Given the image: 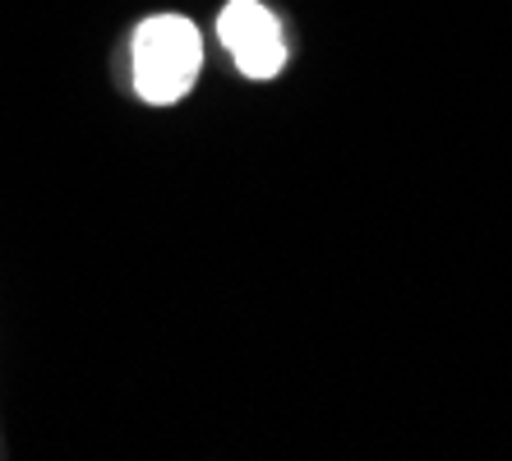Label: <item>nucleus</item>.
<instances>
[{
  "instance_id": "obj_2",
  "label": "nucleus",
  "mask_w": 512,
  "mask_h": 461,
  "mask_svg": "<svg viewBox=\"0 0 512 461\" xmlns=\"http://www.w3.org/2000/svg\"><path fill=\"white\" fill-rule=\"evenodd\" d=\"M217 37L245 79L268 83L286 70V33L263 0H227L217 10Z\"/></svg>"
},
{
  "instance_id": "obj_1",
  "label": "nucleus",
  "mask_w": 512,
  "mask_h": 461,
  "mask_svg": "<svg viewBox=\"0 0 512 461\" xmlns=\"http://www.w3.org/2000/svg\"><path fill=\"white\" fill-rule=\"evenodd\" d=\"M203 70V37L185 14H148L130 37V79L148 107H176Z\"/></svg>"
}]
</instances>
